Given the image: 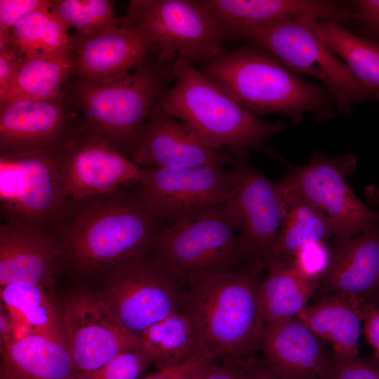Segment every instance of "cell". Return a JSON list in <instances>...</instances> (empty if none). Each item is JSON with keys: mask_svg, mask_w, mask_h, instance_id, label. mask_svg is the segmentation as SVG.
<instances>
[{"mask_svg": "<svg viewBox=\"0 0 379 379\" xmlns=\"http://www.w3.org/2000/svg\"><path fill=\"white\" fill-rule=\"evenodd\" d=\"M308 17L317 36L347 66L370 99L379 100V43L352 34L339 22Z\"/></svg>", "mask_w": 379, "mask_h": 379, "instance_id": "83f0119b", "label": "cell"}, {"mask_svg": "<svg viewBox=\"0 0 379 379\" xmlns=\"http://www.w3.org/2000/svg\"><path fill=\"white\" fill-rule=\"evenodd\" d=\"M338 357L358 355L363 331V305L338 294L321 296L296 316Z\"/></svg>", "mask_w": 379, "mask_h": 379, "instance_id": "484cf974", "label": "cell"}, {"mask_svg": "<svg viewBox=\"0 0 379 379\" xmlns=\"http://www.w3.org/2000/svg\"><path fill=\"white\" fill-rule=\"evenodd\" d=\"M324 379H379V361L363 357H338L333 354Z\"/></svg>", "mask_w": 379, "mask_h": 379, "instance_id": "836d02e7", "label": "cell"}, {"mask_svg": "<svg viewBox=\"0 0 379 379\" xmlns=\"http://www.w3.org/2000/svg\"><path fill=\"white\" fill-rule=\"evenodd\" d=\"M173 74L174 84L159 105L234 158L251 149L262 150L267 138L285 128L281 121H265L251 114L192 64L176 60Z\"/></svg>", "mask_w": 379, "mask_h": 379, "instance_id": "277c9868", "label": "cell"}, {"mask_svg": "<svg viewBox=\"0 0 379 379\" xmlns=\"http://www.w3.org/2000/svg\"><path fill=\"white\" fill-rule=\"evenodd\" d=\"M298 317L264 326L261 362L282 379H324L333 353Z\"/></svg>", "mask_w": 379, "mask_h": 379, "instance_id": "d6986e66", "label": "cell"}, {"mask_svg": "<svg viewBox=\"0 0 379 379\" xmlns=\"http://www.w3.org/2000/svg\"><path fill=\"white\" fill-rule=\"evenodd\" d=\"M332 253V252H331ZM319 297L338 294L363 305L379 302V222L332 253L318 279Z\"/></svg>", "mask_w": 379, "mask_h": 379, "instance_id": "ffe728a7", "label": "cell"}, {"mask_svg": "<svg viewBox=\"0 0 379 379\" xmlns=\"http://www.w3.org/2000/svg\"><path fill=\"white\" fill-rule=\"evenodd\" d=\"M235 161L234 182L227 202L248 260L265 270L285 213L281 185L257 171L248 152Z\"/></svg>", "mask_w": 379, "mask_h": 379, "instance_id": "4fadbf2b", "label": "cell"}, {"mask_svg": "<svg viewBox=\"0 0 379 379\" xmlns=\"http://www.w3.org/2000/svg\"><path fill=\"white\" fill-rule=\"evenodd\" d=\"M264 270H242L185 281L180 312L191 320L205 354L222 361H248L264 329L258 288Z\"/></svg>", "mask_w": 379, "mask_h": 379, "instance_id": "7a4b0ae2", "label": "cell"}, {"mask_svg": "<svg viewBox=\"0 0 379 379\" xmlns=\"http://www.w3.org/2000/svg\"><path fill=\"white\" fill-rule=\"evenodd\" d=\"M217 362V361H216ZM215 364V363H214ZM212 364V365H213ZM211 365L210 366L207 367L206 368L204 369L203 371H201V372H199V373H197V375H195L193 378H192L191 379H203L204 378V376L206 373V372L207 371V370L212 366Z\"/></svg>", "mask_w": 379, "mask_h": 379, "instance_id": "bcb514c9", "label": "cell"}, {"mask_svg": "<svg viewBox=\"0 0 379 379\" xmlns=\"http://www.w3.org/2000/svg\"><path fill=\"white\" fill-rule=\"evenodd\" d=\"M50 10L75 33H93L121 23L112 1L107 0L51 1Z\"/></svg>", "mask_w": 379, "mask_h": 379, "instance_id": "1f68e13d", "label": "cell"}, {"mask_svg": "<svg viewBox=\"0 0 379 379\" xmlns=\"http://www.w3.org/2000/svg\"><path fill=\"white\" fill-rule=\"evenodd\" d=\"M0 297L12 322L15 340L36 334L66 343L62 308L55 300L53 289L15 282L0 287Z\"/></svg>", "mask_w": 379, "mask_h": 379, "instance_id": "d4e9b609", "label": "cell"}, {"mask_svg": "<svg viewBox=\"0 0 379 379\" xmlns=\"http://www.w3.org/2000/svg\"><path fill=\"white\" fill-rule=\"evenodd\" d=\"M122 22L140 31L158 58L203 64L222 50L227 34L202 1L132 0Z\"/></svg>", "mask_w": 379, "mask_h": 379, "instance_id": "52a82bcc", "label": "cell"}, {"mask_svg": "<svg viewBox=\"0 0 379 379\" xmlns=\"http://www.w3.org/2000/svg\"><path fill=\"white\" fill-rule=\"evenodd\" d=\"M63 267L53 236L15 223L0 224V287L25 282L53 289Z\"/></svg>", "mask_w": 379, "mask_h": 379, "instance_id": "44dd1931", "label": "cell"}, {"mask_svg": "<svg viewBox=\"0 0 379 379\" xmlns=\"http://www.w3.org/2000/svg\"><path fill=\"white\" fill-rule=\"evenodd\" d=\"M24 58L10 38L0 44V93L5 90Z\"/></svg>", "mask_w": 379, "mask_h": 379, "instance_id": "74e56055", "label": "cell"}, {"mask_svg": "<svg viewBox=\"0 0 379 379\" xmlns=\"http://www.w3.org/2000/svg\"><path fill=\"white\" fill-rule=\"evenodd\" d=\"M65 340L77 372H89L142 348L139 336L114 315L98 291H78L62 308Z\"/></svg>", "mask_w": 379, "mask_h": 379, "instance_id": "5bb4252c", "label": "cell"}, {"mask_svg": "<svg viewBox=\"0 0 379 379\" xmlns=\"http://www.w3.org/2000/svg\"><path fill=\"white\" fill-rule=\"evenodd\" d=\"M200 71L255 117L282 114L298 124L306 113L319 121L333 116L326 90L298 77L256 44L223 51Z\"/></svg>", "mask_w": 379, "mask_h": 379, "instance_id": "3957f363", "label": "cell"}, {"mask_svg": "<svg viewBox=\"0 0 379 379\" xmlns=\"http://www.w3.org/2000/svg\"><path fill=\"white\" fill-rule=\"evenodd\" d=\"M67 201L53 152L1 155L3 221L53 236Z\"/></svg>", "mask_w": 379, "mask_h": 379, "instance_id": "30bf717a", "label": "cell"}, {"mask_svg": "<svg viewBox=\"0 0 379 379\" xmlns=\"http://www.w3.org/2000/svg\"><path fill=\"white\" fill-rule=\"evenodd\" d=\"M364 23L367 26L368 30H370L372 34L379 38V21Z\"/></svg>", "mask_w": 379, "mask_h": 379, "instance_id": "f6af8a7d", "label": "cell"}, {"mask_svg": "<svg viewBox=\"0 0 379 379\" xmlns=\"http://www.w3.org/2000/svg\"><path fill=\"white\" fill-rule=\"evenodd\" d=\"M72 72L74 58L72 51L58 56L25 57L0 93V102L58 97L62 85Z\"/></svg>", "mask_w": 379, "mask_h": 379, "instance_id": "f546056e", "label": "cell"}, {"mask_svg": "<svg viewBox=\"0 0 379 379\" xmlns=\"http://www.w3.org/2000/svg\"><path fill=\"white\" fill-rule=\"evenodd\" d=\"M227 36L284 19L312 15L337 22L353 18V12L338 3L313 0H202Z\"/></svg>", "mask_w": 379, "mask_h": 379, "instance_id": "7402d4cb", "label": "cell"}, {"mask_svg": "<svg viewBox=\"0 0 379 379\" xmlns=\"http://www.w3.org/2000/svg\"><path fill=\"white\" fill-rule=\"evenodd\" d=\"M217 361L202 355L183 364L159 370L139 379H191Z\"/></svg>", "mask_w": 379, "mask_h": 379, "instance_id": "8d00e7d4", "label": "cell"}, {"mask_svg": "<svg viewBox=\"0 0 379 379\" xmlns=\"http://www.w3.org/2000/svg\"><path fill=\"white\" fill-rule=\"evenodd\" d=\"M15 340L12 322L4 309L0 312V347L1 349Z\"/></svg>", "mask_w": 379, "mask_h": 379, "instance_id": "b9f144b4", "label": "cell"}, {"mask_svg": "<svg viewBox=\"0 0 379 379\" xmlns=\"http://www.w3.org/2000/svg\"><path fill=\"white\" fill-rule=\"evenodd\" d=\"M356 166L352 154L328 156L317 152L307 164L291 166L286 174L292 185L331 221L335 230L332 253L379 222V211L365 206L349 186L347 177Z\"/></svg>", "mask_w": 379, "mask_h": 379, "instance_id": "8fae6325", "label": "cell"}, {"mask_svg": "<svg viewBox=\"0 0 379 379\" xmlns=\"http://www.w3.org/2000/svg\"><path fill=\"white\" fill-rule=\"evenodd\" d=\"M74 129L60 95L1 103V155L53 152Z\"/></svg>", "mask_w": 379, "mask_h": 379, "instance_id": "e0dca14e", "label": "cell"}, {"mask_svg": "<svg viewBox=\"0 0 379 379\" xmlns=\"http://www.w3.org/2000/svg\"><path fill=\"white\" fill-rule=\"evenodd\" d=\"M331 254V248H328L326 244L310 245L301 251L292 263L306 274L319 279L328 267Z\"/></svg>", "mask_w": 379, "mask_h": 379, "instance_id": "d590c367", "label": "cell"}, {"mask_svg": "<svg viewBox=\"0 0 379 379\" xmlns=\"http://www.w3.org/2000/svg\"><path fill=\"white\" fill-rule=\"evenodd\" d=\"M254 359L222 361L213 364L203 379H248L249 367Z\"/></svg>", "mask_w": 379, "mask_h": 379, "instance_id": "f35d334b", "label": "cell"}, {"mask_svg": "<svg viewBox=\"0 0 379 379\" xmlns=\"http://www.w3.org/2000/svg\"><path fill=\"white\" fill-rule=\"evenodd\" d=\"M139 337L142 350L159 370L206 355L193 324L182 312L152 324Z\"/></svg>", "mask_w": 379, "mask_h": 379, "instance_id": "f1b7e54d", "label": "cell"}, {"mask_svg": "<svg viewBox=\"0 0 379 379\" xmlns=\"http://www.w3.org/2000/svg\"><path fill=\"white\" fill-rule=\"evenodd\" d=\"M100 278L102 298L118 320L138 336L181 310L184 280L149 253L125 260Z\"/></svg>", "mask_w": 379, "mask_h": 379, "instance_id": "ba28073f", "label": "cell"}, {"mask_svg": "<svg viewBox=\"0 0 379 379\" xmlns=\"http://www.w3.org/2000/svg\"><path fill=\"white\" fill-rule=\"evenodd\" d=\"M234 182L233 166L202 165L143 168L134 185L147 207L165 226L226 202Z\"/></svg>", "mask_w": 379, "mask_h": 379, "instance_id": "7c38bea8", "label": "cell"}, {"mask_svg": "<svg viewBox=\"0 0 379 379\" xmlns=\"http://www.w3.org/2000/svg\"><path fill=\"white\" fill-rule=\"evenodd\" d=\"M367 195L369 199L379 207V187H370L368 190Z\"/></svg>", "mask_w": 379, "mask_h": 379, "instance_id": "ee69618b", "label": "cell"}, {"mask_svg": "<svg viewBox=\"0 0 379 379\" xmlns=\"http://www.w3.org/2000/svg\"><path fill=\"white\" fill-rule=\"evenodd\" d=\"M265 270L258 288L264 326L296 317L318 288V278L293 263L270 258Z\"/></svg>", "mask_w": 379, "mask_h": 379, "instance_id": "4316f807", "label": "cell"}, {"mask_svg": "<svg viewBox=\"0 0 379 379\" xmlns=\"http://www.w3.org/2000/svg\"><path fill=\"white\" fill-rule=\"evenodd\" d=\"M68 30L51 12L49 4L20 20L9 38L25 57L58 56L71 51Z\"/></svg>", "mask_w": 379, "mask_h": 379, "instance_id": "4dcf8cb0", "label": "cell"}, {"mask_svg": "<svg viewBox=\"0 0 379 379\" xmlns=\"http://www.w3.org/2000/svg\"><path fill=\"white\" fill-rule=\"evenodd\" d=\"M149 254L184 281L253 265L243 251L227 201L164 226Z\"/></svg>", "mask_w": 379, "mask_h": 379, "instance_id": "8992f818", "label": "cell"}, {"mask_svg": "<svg viewBox=\"0 0 379 379\" xmlns=\"http://www.w3.org/2000/svg\"><path fill=\"white\" fill-rule=\"evenodd\" d=\"M152 362L142 348L124 352L102 367L77 372L72 379H138Z\"/></svg>", "mask_w": 379, "mask_h": 379, "instance_id": "d6a6232c", "label": "cell"}, {"mask_svg": "<svg viewBox=\"0 0 379 379\" xmlns=\"http://www.w3.org/2000/svg\"><path fill=\"white\" fill-rule=\"evenodd\" d=\"M363 331L368 343L373 348L379 361V307L373 305H363Z\"/></svg>", "mask_w": 379, "mask_h": 379, "instance_id": "ab89813d", "label": "cell"}, {"mask_svg": "<svg viewBox=\"0 0 379 379\" xmlns=\"http://www.w3.org/2000/svg\"><path fill=\"white\" fill-rule=\"evenodd\" d=\"M173 77V64L150 58L121 77L95 82L79 80L74 87L83 125L129 152L150 110L159 103Z\"/></svg>", "mask_w": 379, "mask_h": 379, "instance_id": "5b68a950", "label": "cell"}, {"mask_svg": "<svg viewBox=\"0 0 379 379\" xmlns=\"http://www.w3.org/2000/svg\"><path fill=\"white\" fill-rule=\"evenodd\" d=\"M74 72L81 81L95 82L126 75L155 53L136 28L122 22L101 31L71 36Z\"/></svg>", "mask_w": 379, "mask_h": 379, "instance_id": "ac0fdd59", "label": "cell"}, {"mask_svg": "<svg viewBox=\"0 0 379 379\" xmlns=\"http://www.w3.org/2000/svg\"><path fill=\"white\" fill-rule=\"evenodd\" d=\"M305 15L252 29L242 36L264 48L286 67L321 83L338 109L351 112L356 103L370 98L347 66L317 36Z\"/></svg>", "mask_w": 379, "mask_h": 379, "instance_id": "9c48e42d", "label": "cell"}, {"mask_svg": "<svg viewBox=\"0 0 379 379\" xmlns=\"http://www.w3.org/2000/svg\"><path fill=\"white\" fill-rule=\"evenodd\" d=\"M129 153L131 160L142 168L232 166L236 161L228 152L208 143L159 103L148 114Z\"/></svg>", "mask_w": 379, "mask_h": 379, "instance_id": "2e32d148", "label": "cell"}, {"mask_svg": "<svg viewBox=\"0 0 379 379\" xmlns=\"http://www.w3.org/2000/svg\"><path fill=\"white\" fill-rule=\"evenodd\" d=\"M129 185L67 199L53 232L64 267L100 277L125 260L149 253L164 225L142 201L134 184Z\"/></svg>", "mask_w": 379, "mask_h": 379, "instance_id": "6da1fadb", "label": "cell"}, {"mask_svg": "<svg viewBox=\"0 0 379 379\" xmlns=\"http://www.w3.org/2000/svg\"><path fill=\"white\" fill-rule=\"evenodd\" d=\"M46 0H0V43L9 39L17 22L29 13L48 6Z\"/></svg>", "mask_w": 379, "mask_h": 379, "instance_id": "e575fe53", "label": "cell"}, {"mask_svg": "<svg viewBox=\"0 0 379 379\" xmlns=\"http://www.w3.org/2000/svg\"><path fill=\"white\" fill-rule=\"evenodd\" d=\"M53 152L67 199L133 185L143 173L116 146L84 125Z\"/></svg>", "mask_w": 379, "mask_h": 379, "instance_id": "9a60e30c", "label": "cell"}, {"mask_svg": "<svg viewBox=\"0 0 379 379\" xmlns=\"http://www.w3.org/2000/svg\"><path fill=\"white\" fill-rule=\"evenodd\" d=\"M77 371L65 343L41 335L1 349V379H72Z\"/></svg>", "mask_w": 379, "mask_h": 379, "instance_id": "603a6c76", "label": "cell"}, {"mask_svg": "<svg viewBox=\"0 0 379 379\" xmlns=\"http://www.w3.org/2000/svg\"><path fill=\"white\" fill-rule=\"evenodd\" d=\"M248 379H282L261 361L253 360L249 367Z\"/></svg>", "mask_w": 379, "mask_h": 379, "instance_id": "7bdbcfd3", "label": "cell"}, {"mask_svg": "<svg viewBox=\"0 0 379 379\" xmlns=\"http://www.w3.org/2000/svg\"><path fill=\"white\" fill-rule=\"evenodd\" d=\"M353 18L363 22L379 21V0H358L352 2Z\"/></svg>", "mask_w": 379, "mask_h": 379, "instance_id": "60d3db41", "label": "cell"}, {"mask_svg": "<svg viewBox=\"0 0 379 379\" xmlns=\"http://www.w3.org/2000/svg\"><path fill=\"white\" fill-rule=\"evenodd\" d=\"M279 181L286 208L270 258L292 263L306 247L327 244L335 230L327 215L304 197L286 175Z\"/></svg>", "mask_w": 379, "mask_h": 379, "instance_id": "cb8c5ba5", "label": "cell"}]
</instances>
